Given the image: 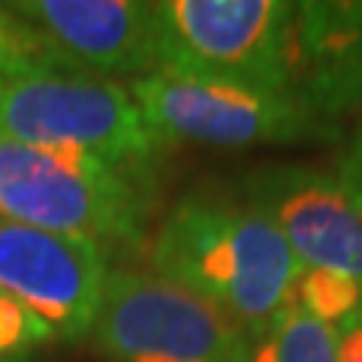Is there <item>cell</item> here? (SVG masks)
I'll return each mask as SVG.
<instances>
[{"mask_svg":"<svg viewBox=\"0 0 362 362\" xmlns=\"http://www.w3.org/2000/svg\"><path fill=\"white\" fill-rule=\"evenodd\" d=\"M151 266L221 308L247 335H259L296 302L305 266L284 233L245 199L187 194L166 214Z\"/></svg>","mask_w":362,"mask_h":362,"instance_id":"obj_1","label":"cell"},{"mask_svg":"<svg viewBox=\"0 0 362 362\" xmlns=\"http://www.w3.org/2000/svg\"><path fill=\"white\" fill-rule=\"evenodd\" d=\"M139 181L73 145L0 139V218L90 242H139Z\"/></svg>","mask_w":362,"mask_h":362,"instance_id":"obj_2","label":"cell"},{"mask_svg":"<svg viewBox=\"0 0 362 362\" xmlns=\"http://www.w3.org/2000/svg\"><path fill=\"white\" fill-rule=\"evenodd\" d=\"M0 139L73 145L139 181L157 154V136L130 90L88 73L37 70L0 78Z\"/></svg>","mask_w":362,"mask_h":362,"instance_id":"obj_3","label":"cell"},{"mask_svg":"<svg viewBox=\"0 0 362 362\" xmlns=\"http://www.w3.org/2000/svg\"><path fill=\"white\" fill-rule=\"evenodd\" d=\"M130 97L157 142H202L242 148L263 142H302L335 127L296 94H275L233 78L163 66L133 78Z\"/></svg>","mask_w":362,"mask_h":362,"instance_id":"obj_4","label":"cell"},{"mask_svg":"<svg viewBox=\"0 0 362 362\" xmlns=\"http://www.w3.org/2000/svg\"><path fill=\"white\" fill-rule=\"evenodd\" d=\"M90 338L115 362H235L247 332L157 272L109 269Z\"/></svg>","mask_w":362,"mask_h":362,"instance_id":"obj_5","label":"cell"},{"mask_svg":"<svg viewBox=\"0 0 362 362\" xmlns=\"http://www.w3.org/2000/svg\"><path fill=\"white\" fill-rule=\"evenodd\" d=\"M166 66L293 94V28L287 0H160Z\"/></svg>","mask_w":362,"mask_h":362,"instance_id":"obj_6","label":"cell"},{"mask_svg":"<svg viewBox=\"0 0 362 362\" xmlns=\"http://www.w3.org/2000/svg\"><path fill=\"white\" fill-rule=\"evenodd\" d=\"M106 278L100 242L0 218V290L37 314L54 338L90 335Z\"/></svg>","mask_w":362,"mask_h":362,"instance_id":"obj_7","label":"cell"},{"mask_svg":"<svg viewBox=\"0 0 362 362\" xmlns=\"http://www.w3.org/2000/svg\"><path fill=\"white\" fill-rule=\"evenodd\" d=\"M242 199L284 233L302 266L354 278L362 287V206L335 173L263 166L242 178Z\"/></svg>","mask_w":362,"mask_h":362,"instance_id":"obj_8","label":"cell"},{"mask_svg":"<svg viewBox=\"0 0 362 362\" xmlns=\"http://www.w3.org/2000/svg\"><path fill=\"white\" fill-rule=\"evenodd\" d=\"M42 33L66 73L133 76L166 66L154 4L142 0H18L6 4Z\"/></svg>","mask_w":362,"mask_h":362,"instance_id":"obj_9","label":"cell"},{"mask_svg":"<svg viewBox=\"0 0 362 362\" xmlns=\"http://www.w3.org/2000/svg\"><path fill=\"white\" fill-rule=\"evenodd\" d=\"M235 362H338V332L293 302L259 335L245 338Z\"/></svg>","mask_w":362,"mask_h":362,"instance_id":"obj_10","label":"cell"},{"mask_svg":"<svg viewBox=\"0 0 362 362\" xmlns=\"http://www.w3.org/2000/svg\"><path fill=\"white\" fill-rule=\"evenodd\" d=\"M296 302L326 326H341L362 305V287L354 278L326 269H305L296 287Z\"/></svg>","mask_w":362,"mask_h":362,"instance_id":"obj_11","label":"cell"},{"mask_svg":"<svg viewBox=\"0 0 362 362\" xmlns=\"http://www.w3.org/2000/svg\"><path fill=\"white\" fill-rule=\"evenodd\" d=\"M37 70H61V64L37 28L0 4V78Z\"/></svg>","mask_w":362,"mask_h":362,"instance_id":"obj_12","label":"cell"},{"mask_svg":"<svg viewBox=\"0 0 362 362\" xmlns=\"http://www.w3.org/2000/svg\"><path fill=\"white\" fill-rule=\"evenodd\" d=\"M54 338L37 314H30L25 305H18L13 296L0 290V362H9L30 347Z\"/></svg>","mask_w":362,"mask_h":362,"instance_id":"obj_13","label":"cell"},{"mask_svg":"<svg viewBox=\"0 0 362 362\" xmlns=\"http://www.w3.org/2000/svg\"><path fill=\"white\" fill-rule=\"evenodd\" d=\"M335 175L344 181V187L356 197V202L362 206V133L356 136L354 148L344 154V160H341V166H338Z\"/></svg>","mask_w":362,"mask_h":362,"instance_id":"obj_14","label":"cell"},{"mask_svg":"<svg viewBox=\"0 0 362 362\" xmlns=\"http://www.w3.org/2000/svg\"><path fill=\"white\" fill-rule=\"evenodd\" d=\"M347 109H362V66H359L354 88H350V94H347Z\"/></svg>","mask_w":362,"mask_h":362,"instance_id":"obj_15","label":"cell"}]
</instances>
